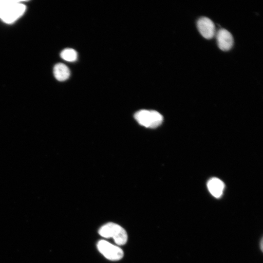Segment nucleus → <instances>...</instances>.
<instances>
[{
	"label": "nucleus",
	"instance_id": "nucleus-1",
	"mask_svg": "<svg viewBox=\"0 0 263 263\" xmlns=\"http://www.w3.org/2000/svg\"><path fill=\"white\" fill-rule=\"evenodd\" d=\"M25 7L19 1L0 0V18L5 23H12L23 15Z\"/></svg>",
	"mask_w": 263,
	"mask_h": 263
},
{
	"label": "nucleus",
	"instance_id": "nucleus-2",
	"mask_svg": "<svg viewBox=\"0 0 263 263\" xmlns=\"http://www.w3.org/2000/svg\"><path fill=\"white\" fill-rule=\"evenodd\" d=\"M99 234L106 238H112L118 245L125 244L128 240L126 230L120 225L112 222L102 225L99 229Z\"/></svg>",
	"mask_w": 263,
	"mask_h": 263
},
{
	"label": "nucleus",
	"instance_id": "nucleus-3",
	"mask_svg": "<svg viewBox=\"0 0 263 263\" xmlns=\"http://www.w3.org/2000/svg\"><path fill=\"white\" fill-rule=\"evenodd\" d=\"M134 117L141 125L150 128L158 127L163 120V116L158 112L153 110H140L134 114Z\"/></svg>",
	"mask_w": 263,
	"mask_h": 263
},
{
	"label": "nucleus",
	"instance_id": "nucleus-4",
	"mask_svg": "<svg viewBox=\"0 0 263 263\" xmlns=\"http://www.w3.org/2000/svg\"><path fill=\"white\" fill-rule=\"evenodd\" d=\"M97 247L99 251L109 260L118 261L122 259L124 255L121 248L105 240L98 241Z\"/></svg>",
	"mask_w": 263,
	"mask_h": 263
},
{
	"label": "nucleus",
	"instance_id": "nucleus-5",
	"mask_svg": "<svg viewBox=\"0 0 263 263\" xmlns=\"http://www.w3.org/2000/svg\"><path fill=\"white\" fill-rule=\"evenodd\" d=\"M197 25L199 32L204 38L210 39L215 36V25L209 19L202 17L197 21Z\"/></svg>",
	"mask_w": 263,
	"mask_h": 263
},
{
	"label": "nucleus",
	"instance_id": "nucleus-6",
	"mask_svg": "<svg viewBox=\"0 0 263 263\" xmlns=\"http://www.w3.org/2000/svg\"><path fill=\"white\" fill-rule=\"evenodd\" d=\"M216 39L219 48L223 51H228L233 46V37L229 31L225 29L218 30L216 33Z\"/></svg>",
	"mask_w": 263,
	"mask_h": 263
},
{
	"label": "nucleus",
	"instance_id": "nucleus-7",
	"mask_svg": "<svg viewBox=\"0 0 263 263\" xmlns=\"http://www.w3.org/2000/svg\"><path fill=\"white\" fill-rule=\"evenodd\" d=\"M207 187L212 196L215 198H219L223 194L225 185L222 180L215 177L209 180Z\"/></svg>",
	"mask_w": 263,
	"mask_h": 263
},
{
	"label": "nucleus",
	"instance_id": "nucleus-8",
	"mask_svg": "<svg viewBox=\"0 0 263 263\" xmlns=\"http://www.w3.org/2000/svg\"><path fill=\"white\" fill-rule=\"evenodd\" d=\"M54 74L56 78L58 81H62L67 79L70 75V71L68 67L61 63L56 64L54 68Z\"/></svg>",
	"mask_w": 263,
	"mask_h": 263
},
{
	"label": "nucleus",
	"instance_id": "nucleus-9",
	"mask_svg": "<svg viewBox=\"0 0 263 263\" xmlns=\"http://www.w3.org/2000/svg\"><path fill=\"white\" fill-rule=\"evenodd\" d=\"M60 56L64 60L72 62L75 61L77 59V54L76 51L73 49L67 48L63 50Z\"/></svg>",
	"mask_w": 263,
	"mask_h": 263
}]
</instances>
